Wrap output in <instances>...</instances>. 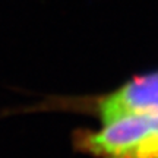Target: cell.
<instances>
[{
    "label": "cell",
    "mask_w": 158,
    "mask_h": 158,
    "mask_svg": "<svg viewBox=\"0 0 158 158\" xmlns=\"http://www.w3.org/2000/svg\"><path fill=\"white\" fill-rule=\"evenodd\" d=\"M72 141L78 152L92 158H158V114L127 116L97 130L78 129Z\"/></svg>",
    "instance_id": "cell-1"
},
{
    "label": "cell",
    "mask_w": 158,
    "mask_h": 158,
    "mask_svg": "<svg viewBox=\"0 0 158 158\" xmlns=\"http://www.w3.org/2000/svg\"><path fill=\"white\" fill-rule=\"evenodd\" d=\"M101 124L127 116L158 114V70L138 75L84 106Z\"/></svg>",
    "instance_id": "cell-2"
}]
</instances>
